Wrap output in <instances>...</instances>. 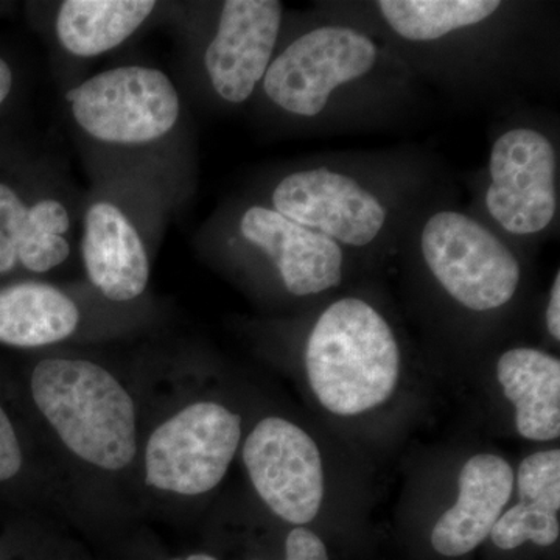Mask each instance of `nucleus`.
Wrapping results in <instances>:
<instances>
[{
  "instance_id": "obj_1",
  "label": "nucleus",
  "mask_w": 560,
  "mask_h": 560,
  "mask_svg": "<svg viewBox=\"0 0 560 560\" xmlns=\"http://www.w3.org/2000/svg\"><path fill=\"white\" fill-rule=\"evenodd\" d=\"M32 399L66 448L88 466L120 471L138 456V412L130 390L102 364L49 357L36 363Z\"/></svg>"
},
{
  "instance_id": "obj_2",
  "label": "nucleus",
  "mask_w": 560,
  "mask_h": 560,
  "mask_svg": "<svg viewBox=\"0 0 560 560\" xmlns=\"http://www.w3.org/2000/svg\"><path fill=\"white\" fill-rule=\"evenodd\" d=\"M305 370L326 410L361 415L393 396L400 374L399 345L371 304L345 298L316 320L305 348Z\"/></svg>"
},
{
  "instance_id": "obj_3",
  "label": "nucleus",
  "mask_w": 560,
  "mask_h": 560,
  "mask_svg": "<svg viewBox=\"0 0 560 560\" xmlns=\"http://www.w3.org/2000/svg\"><path fill=\"white\" fill-rule=\"evenodd\" d=\"M83 201L49 165L0 154V278L65 267L79 245Z\"/></svg>"
},
{
  "instance_id": "obj_4",
  "label": "nucleus",
  "mask_w": 560,
  "mask_h": 560,
  "mask_svg": "<svg viewBox=\"0 0 560 560\" xmlns=\"http://www.w3.org/2000/svg\"><path fill=\"white\" fill-rule=\"evenodd\" d=\"M158 200L153 187L121 179H105L84 198L77 253L92 289L113 304L149 289Z\"/></svg>"
},
{
  "instance_id": "obj_5",
  "label": "nucleus",
  "mask_w": 560,
  "mask_h": 560,
  "mask_svg": "<svg viewBox=\"0 0 560 560\" xmlns=\"http://www.w3.org/2000/svg\"><path fill=\"white\" fill-rule=\"evenodd\" d=\"M70 119L90 142L105 150H153L180 124L178 88L164 70L117 66L94 73L66 92Z\"/></svg>"
},
{
  "instance_id": "obj_6",
  "label": "nucleus",
  "mask_w": 560,
  "mask_h": 560,
  "mask_svg": "<svg viewBox=\"0 0 560 560\" xmlns=\"http://www.w3.org/2000/svg\"><path fill=\"white\" fill-rule=\"evenodd\" d=\"M242 441V418L217 401H195L151 431L145 482L180 497L208 493L226 477Z\"/></svg>"
},
{
  "instance_id": "obj_7",
  "label": "nucleus",
  "mask_w": 560,
  "mask_h": 560,
  "mask_svg": "<svg viewBox=\"0 0 560 560\" xmlns=\"http://www.w3.org/2000/svg\"><path fill=\"white\" fill-rule=\"evenodd\" d=\"M420 250L442 289L469 311H495L517 293V257L488 228L464 213L441 210L431 215L420 234Z\"/></svg>"
},
{
  "instance_id": "obj_8",
  "label": "nucleus",
  "mask_w": 560,
  "mask_h": 560,
  "mask_svg": "<svg viewBox=\"0 0 560 560\" xmlns=\"http://www.w3.org/2000/svg\"><path fill=\"white\" fill-rule=\"evenodd\" d=\"M378 60L374 40L348 27H320L289 44L261 80L268 101L291 116L315 117L331 92L370 73Z\"/></svg>"
},
{
  "instance_id": "obj_9",
  "label": "nucleus",
  "mask_w": 560,
  "mask_h": 560,
  "mask_svg": "<svg viewBox=\"0 0 560 560\" xmlns=\"http://www.w3.org/2000/svg\"><path fill=\"white\" fill-rule=\"evenodd\" d=\"M243 463L278 517L293 525L316 518L324 497L323 460L307 431L287 419H261L243 444Z\"/></svg>"
},
{
  "instance_id": "obj_10",
  "label": "nucleus",
  "mask_w": 560,
  "mask_h": 560,
  "mask_svg": "<svg viewBox=\"0 0 560 560\" xmlns=\"http://www.w3.org/2000/svg\"><path fill=\"white\" fill-rule=\"evenodd\" d=\"M490 217L514 235L539 234L555 220L556 151L547 136L530 128L501 135L489 160Z\"/></svg>"
},
{
  "instance_id": "obj_11",
  "label": "nucleus",
  "mask_w": 560,
  "mask_h": 560,
  "mask_svg": "<svg viewBox=\"0 0 560 560\" xmlns=\"http://www.w3.org/2000/svg\"><path fill=\"white\" fill-rule=\"evenodd\" d=\"M271 208L338 245H371L386 224L381 200L345 173L319 167L291 172L271 191Z\"/></svg>"
},
{
  "instance_id": "obj_12",
  "label": "nucleus",
  "mask_w": 560,
  "mask_h": 560,
  "mask_svg": "<svg viewBox=\"0 0 560 560\" xmlns=\"http://www.w3.org/2000/svg\"><path fill=\"white\" fill-rule=\"evenodd\" d=\"M276 0H228L202 54L210 88L221 101L242 105L256 92L275 58L282 27Z\"/></svg>"
},
{
  "instance_id": "obj_13",
  "label": "nucleus",
  "mask_w": 560,
  "mask_h": 560,
  "mask_svg": "<svg viewBox=\"0 0 560 560\" xmlns=\"http://www.w3.org/2000/svg\"><path fill=\"white\" fill-rule=\"evenodd\" d=\"M235 241L268 261L293 296L319 294L342 282L341 246L285 219L271 206L243 209L235 221Z\"/></svg>"
},
{
  "instance_id": "obj_14",
  "label": "nucleus",
  "mask_w": 560,
  "mask_h": 560,
  "mask_svg": "<svg viewBox=\"0 0 560 560\" xmlns=\"http://www.w3.org/2000/svg\"><path fill=\"white\" fill-rule=\"evenodd\" d=\"M514 482V470L500 456H471L459 474L458 500L434 525L431 547L445 558L480 547L503 514Z\"/></svg>"
},
{
  "instance_id": "obj_15",
  "label": "nucleus",
  "mask_w": 560,
  "mask_h": 560,
  "mask_svg": "<svg viewBox=\"0 0 560 560\" xmlns=\"http://www.w3.org/2000/svg\"><path fill=\"white\" fill-rule=\"evenodd\" d=\"M83 313L70 293L46 280L24 279L0 285V345L39 349L70 340Z\"/></svg>"
},
{
  "instance_id": "obj_16",
  "label": "nucleus",
  "mask_w": 560,
  "mask_h": 560,
  "mask_svg": "<svg viewBox=\"0 0 560 560\" xmlns=\"http://www.w3.org/2000/svg\"><path fill=\"white\" fill-rule=\"evenodd\" d=\"M497 378L515 408V425L530 441L560 436V361L530 348L508 350L497 364Z\"/></svg>"
},
{
  "instance_id": "obj_17",
  "label": "nucleus",
  "mask_w": 560,
  "mask_h": 560,
  "mask_svg": "<svg viewBox=\"0 0 560 560\" xmlns=\"http://www.w3.org/2000/svg\"><path fill=\"white\" fill-rule=\"evenodd\" d=\"M158 9L153 0H66L55 10V39L70 57L91 60L127 43Z\"/></svg>"
},
{
  "instance_id": "obj_18",
  "label": "nucleus",
  "mask_w": 560,
  "mask_h": 560,
  "mask_svg": "<svg viewBox=\"0 0 560 560\" xmlns=\"http://www.w3.org/2000/svg\"><path fill=\"white\" fill-rule=\"evenodd\" d=\"M378 10L397 35L408 40H434L488 20L495 0H382Z\"/></svg>"
},
{
  "instance_id": "obj_19",
  "label": "nucleus",
  "mask_w": 560,
  "mask_h": 560,
  "mask_svg": "<svg viewBox=\"0 0 560 560\" xmlns=\"http://www.w3.org/2000/svg\"><path fill=\"white\" fill-rule=\"evenodd\" d=\"M559 534V515L528 510L518 503L501 514L490 530L495 547L504 551L515 550L526 541L551 547L558 541Z\"/></svg>"
},
{
  "instance_id": "obj_20",
  "label": "nucleus",
  "mask_w": 560,
  "mask_h": 560,
  "mask_svg": "<svg viewBox=\"0 0 560 560\" xmlns=\"http://www.w3.org/2000/svg\"><path fill=\"white\" fill-rule=\"evenodd\" d=\"M24 455H22L20 438L16 429L0 407V482L9 481L16 477L22 469Z\"/></svg>"
},
{
  "instance_id": "obj_21",
  "label": "nucleus",
  "mask_w": 560,
  "mask_h": 560,
  "mask_svg": "<svg viewBox=\"0 0 560 560\" xmlns=\"http://www.w3.org/2000/svg\"><path fill=\"white\" fill-rule=\"evenodd\" d=\"M285 560H329L326 545L305 528L290 530L285 541Z\"/></svg>"
},
{
  "instance_id": "obj_22",
  "label": "nucleus",
  "mask_w": 560,
  "mask_h": 560,
  "mask_svg": "<svg viewBox=\"0 0 560 560\" xmlns=\"http://www.w3.org/2000/svg\"><path fill=\"white\" fill-rule=\"evenodd\" d=\"M18 72L9 57L0 54V116L13 102L16 95Z\"/></svg>"
},
{
  "instance_id": "obj_23",
  "label": "nucleus",
  "mask_w": 560,
  "mask_h": 560,
  "mask_svg": "<svg viewBox=\"0 0 560 560\" xmlns=\"http://www.w3.org/2000/svg\"><path fill=\"white\" fill-rule=\"evenodd\" d=\"M548 331L556 341L560 340V272L552 282L550 302L547 308Z\"/></svg>"
},
{
  "instance_id": "obj_24",
  "label": "nucleus",
  "mask_w": 560,
  "mask_h": 560,
  "mask_svg": "<svg viewBox=\"0 0 560 560\" xmlns=\"http://www.w3.org/2000/svg\"><path fill=\"white\" fill-rule=\"evenodd\" d=\"M172 560H219L215 558H212V556L209 555H191L189 558L186 559H172Z\"/></svg>"
}]
</instances>
